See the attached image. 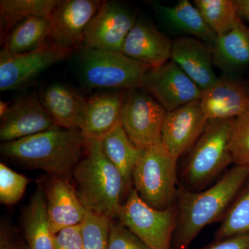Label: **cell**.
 I'll list each match as a JSON object with an SVG mask.
<instances>
[{
  "instance_id": "cell-1",
  "label": "cell",
  "mask_w": 249,
  "mask_h": 249,
  "mask_svg": "<svg viewBox=\"0 0 249 249\" xmlns=\"http://www.w3.org/2000/svg\"><path fill=\"white\" fill-rule=\"evenodd\" d=\"M249 177V168L235 165L206 191L178 187L175 248L188 249L204 228L223 219Z\"/></svg>"
},
{
  "instance_id": "cell-2",
  "label": "cell",
  "mask_w": 249,
  "mask_h": 249,
  "mask_svg": "<svg viewBox=\"0 0 249 249\" xmlns=\"http://www.w3.org/2000/svg\"><path fill=\"white\" fill-rule=\"evenodd\" d=\"M86 139L78 129L57 127L14 142H2L1 153L9 160L70 179L84 154Z\"/></svg>"
},
{
  "instance_id": "cell-3",
  "label": "cell",
  "mask_w": 249,
  "mask_h": 249,
  "mask_svg": "<svg viewBox=\"0 0 249 249\" xmlns=\"http://www.w3.org/2000/svg\"><path fill=\"white\" fill-rule=\"evenodd\" d=\"M72 178L87 210L111 220L118 218L129 193L122 175L106 157L102 140L86 139L84 154Z\"/></svg>"
},
{
  "instance_id": "cell-4",
  "label": "cell",
  "mask_w": 249,
  "mask_h": 249,
  "mask_svg": "<svg viewBox=\"0 0 249 249\" xmlns=\"http://www.w3.org/2000/svg\"><path fill=\"white\" fill-rule=\"evenodd\" d=\"M78 51L80 80L91 89H142L144 76L151 69L119 52L85 46Z\"/></svg>"
},
{
  "instance_id": "cell-5",
  "label": "cell",
  "mask_w": 249,
  "mask_h": 249,
  "mask_svg": "<svg viewBox=\"0 0 249 249\" xmlns=\"http://www.w3.org/2000/svg\"><path fill=\"white\" fill-rule=\"evenodd\" d=\"M233 119L209 121L183 168L185 188L198 191L232 161L229 150Z\"/></svg>"
},
{
  "instance_id": "cell-6",
  "label": "cell",
  "mask_w": 249,
  "mask_h": 249,
  "mask_svg": "<svg viewBox=\"0 0 249 249\" xmlns=\"http://www.w3.org/2000/svg\"><path fill=\"white\" fill-rule=\"evenodd\" d=\"M178 160L160 142L145 149L136 165L134 188L154 209H168L178 198Z\"/></svg>"
},
{
  "instance_id": "cell-7",
  "label": "cell",
  "mask_w": 249,
  "mask_h": 249,
  "mask_svg": "<svg viewBox=\"0 0 249 249\" xmlns=\"http://www.w3.org/2000/svg\"><path fill=\"white\" fill-rule=\"evenodd\" d=\"M118 219L150 249H171L172 237L178 225V209H154L132 188L121 206Z\"/></svg>"
},
{
  "instance_id": "cell-8",
  "label": "cell",
  "mask_w": 249,
  "mask_h": 249,
  "mask_svg": "<svg viewBox=\"0 0 249 249\" xmlns=\"http://www.w3.org/2000/svg\"><path fill=\"white\" fill-rule=\"evenodd\" d=\"M166 113L161 105L144 90H127L121 123L131 141L145 150L161 142Z\"/></svg>"
},
{
  "instance_id": "cell-9",
  "label": "cell",
  "mask_w": 249,
  "mask_h": 249,
  "mask_svg": "<svg viewBox=\"0 0 249 249\" xmlns=\"http://www.w3.org/2000/svg\"><path fill=\"white\" fill-rule=\"evenodd\" d=\"M76 51L62 48L47 41L40 48L21 54L0 52V91L19 89L42 72L70 58Z\"/></svg>"
},
{
  "instance_id": "cell-10",
  "label": "cell",
  "mask_w": 249,
  "mask_h": 249,
  "mask_svg": "<svg viewBox=\"0 0 249 249\" xmlns=\"http://www.w3.org/2000/svg\"><path fill=\"white\" fill-rule=\"evenodd\" d=\"M103 4L99 0H58L49 17V41L62 48L79 50L85 31Z\"/></svg>"
},
{
  "instance_id": "cell-11",
  "label": "cell",
  "mask_w": 249,
  "mask_h": 249,
  "mask_svg": "<svg viewBox=\"0 0 249 249\" xmlns=\"http://www.w3.org/2000/svg\"><path fill=\"white\" fill-rule=\"evenodd\" d=\"M142 89L148 91L167 111L200 99L201 90L172 60L145 73Z\"/></svg>"
},
{
  "instance_id": "cell-12",
  "label": "cell",
  "mask_w": 249,
  "mask_h": 249,
  "mask_svg": "<svg viewBox=\"0 0 249 249\" xmlns=\"http://www.w3.org/2000/svg\"><path fill=\"white\" fill-rule=\"evenodd\" d=\"M137 21L135 14L124 5L114 1H103L86 28L83 46L121 52Z\"/></svg>"
},
{
  "instance_id": "cell-13",
  "label": "cell",
  "mask_w": 249,
  "mask_h": 249,
  "mask_svg": "<svg viewBox=\"0 0 249 249\" xmlns=\"http://www.w3.org/2000/svg\"><path fill=\"white\" fill-rule=\"evenodd\" d=\"M0 140L14 142L57 127L41 103L39 95L29 93L9 102L0 114Z\"/></svg>"
},
{
  "instance_id": "cell-14",
  "label": "cell",
  "mask_w": 249,
  "mask_h": 249,
  "mask_svg": "<svg viewBox=\"0 0 249 249\" xmlns=\"http://www.w3.org/2000/svg\"><path fill=\"white\" fill-rule=\"evenodd\" d=\"M208 120L199 100L167 111L161 132V142L175 157H178L197 142Z\"/></svg>"
},
{
  "instance_id": "cell-15",
  "label": "cell",
  "mask_w": 249,
  "mask_h": 249,
  "mask_svg": "<svg viewBox=\"0 0 249 249\" xmlns=\"http://www.w3.org/2000/svg\"><path fill=\"white\" fill-rule=\"evenodd\" d=\"M199 103L209 121L235 119L249 108V88L235 76L223 75L201 91Z\"/></svg>"
},
{
  "instance_id": "cell-16",
  "label": "cell",
  "mask_w": 249,
  "mask_h": 249,
  "mask_svg": "<svg viewBox=\"0 0 249 249\" xmlns=\"http://www.w3.org/2000/svg\"><path fill=\"white\" fill-rule=\"evenodd\" d=\"M45 191L47 212L55 235L83 222L87 209L70 179L49 176L41 183Z\"/></svg>"
},
{
  "instance_id": "cell-17",
  "label": "cell",
  "mask_w": 249,
  "mask_h": 249,
  "mask_svg": "<svg viewBox=\"0 0 249 249\" xmlns=\"http://www.w3.org/2000/svg\"><path fill=\"white\" fill-rule=\"evenodd\" d=\"M173 44L152 23L139 19L126 37L121 52L153 68L170 60Z\"/></svg>"
},
{
  "instance_id": "cell-18",
  "label": "cell",
  "mask_w": 249,
  "mask_h": 249,
  "mask_svg": "<svg viewBox=\"0 0 249 249\" xmlns=\"http://www.w3.org/2000/svg\"><path fill=\"white\" fill-rule=\"evenodd\" d=\"M170 60L176 63L201 91L217 81L212 48L199 39L185 36L173 41Z\"/></svg>"
},
{
  "instance_id": "cell-19",
  "label": "cell",
  "mask_w": 249,
  "mask_h": 249,
  "mask_svg": "<svg viewBox=\"0 0 249 249\" xmlns=\"http://www.w3.org/2000/svg\"><path fill=\"white\" fill-rule=\"evenodd\" d=\"M125 93L126 91L122 90H107L94 93L88 98L80 128L85 139L102 140L121 124Z\"/></svg>"
},
{
  "instance_id": "cell-20",
  "label": "cell",
  "mask_w": 249,
  "mask_h": 249,
  "mask_svg": "<svg viewBox=\"0 0 249 249\" xmlns=\"http://www.w3.org/2000/svg\"><path fill=\"white\" fill-rule=\"evenodd\" d=\"M39 97L57 126L80 130L88 98L71 87L60 83L42 89Z\"/></svg>"
},
{
  "instance_id": "cell-21",
  "label": "cell",
  "mask_w": 249,
  "mask_h": 249,
  "mask_svg": "<svg viewBox=\"0 0 249 249\" xmlns=\"http://www.w3.org/2000/svg\"><path fill=\"white\" fill-rule=\"evenodd\" d=\"M152 8L172 33L193 36L212 48L217 35L206 24L199 10L188 0H180L174 6L153 2Z\"/></svg>"
},
{
  "instance_id": "cell-22",
  "label": "cell",
  "mask_w": 249,
  "mask_h": 249,
  "mask_svg": "<svg viewBox=\"0 0 249 249\" xmlns=\"http://www.w3.org/2000/svg\"><path fill=\"white\" fill-rule=\"evenodd\" d=\"M215 67L224 75L235 73L249 66V26L240 22L231 31L217 36L212 47Z\"/></svg>"
},
{
  "instance_id": "cell-23",
  "label": "cell",
  "mask_w": 249,
  "mask_h": 249,
  "mask_svg": "<svg viewBox=\"0 0 249 249\" xmlns=\"http://www.w3.org/2000/svg\"><path fill=\"white\" fill-rule=\"evenodd\" d=\"M23 229L29 249H54L55 235L51 227L45 191L41 183H38L24 211Z\"/></svg>"
},
{
  "instance_id": "cell-24",
  "label": "cell",
  "mask_w": 249,
  "mask_h": 249,
  "mask_svg": "<svg viewBox=\"0 0 249 249\" xmlns=\"http://www.w3.org/2000/svg\"><path fill=\"white\" fill-rule=\"evenodd\" d=\"M103 150L108 160L119 170L129 193L133 185V173L143 150L129 138L119 124L102 139Z\"/></svg>"
},
{
  "instance_id": "cell-25",
  "label": "cell",
  "mask_w": 249,
  "mask_h": 249,
  "mask_svg": "<svg viewBox=\"0 0 249 249\" xmlns=\"http://www.w3.org/2000/svg\"><path fill=\"white\" fill-rule=\"evenodd\" d=\"M49 18L31 17L14 26L1 38L2 50L11 54H21L40 48L49 41Z\"/></svg>"
},
{
  "instance_id": "cell-26",
  "label": "cell",
  "mask_w": 249,
  "mask_h": 249,
  "mask_svg": "<svg viewBox=\"0 0 249 249\" xmlns=\"http://www.w3.org/2000/svg\"><path fill=\"white\" fill-rule=\"evenodd\" d=\"M58 0H1V38L18 23L31 17L49 18Z\"/></svg>"
},
{
  "instance_id": "cell-27",
  "label": "cell",
  "mask_w": 249,
  "mask_h": 249,
  "mask_svg": "<svg viewBox=\"0 0 249 249\" xmlns=\"http://www.w3.org/2000/svg\"><path fill=\"white\" fill-rule=\"evenodd\" d=\"M194 5L217 36L227 34L240 22L233 0H195Z\"/></svg>"
},
{
  "instance_id": "cell-28",
  "label": "cell",
  "mask_w": 249,
  "mask_h": 249,
  "mask_svg": "<svg viewBox=\"0 0 249 249\" xmlns=\"http://www.w3.org/2000/svg\"><path fill=\"white\" fill-rule=\"evenodd\" d=\"M245 234H249V181L229 206L216 233V240Z\"/></svg>"
},
{
  "instance_id": "cell-29",
  "label": "cell",
  "mask_w": 249,
  "mask_h": 249,
  "mask_svg": "<svg viewBox=\"0 0 249 249\" xmlns=\"http://www.w3.org/2000/svg\"><path fill=\"white\" fill-rule=\"evenodd\" d=\"M111 219L87 210L80 224L82 249H107Z\"/></svg>"
},
{
  "instance_id": "cell-30",
  "label": "cell",
  "mask_w": 249,
  "mask_h": 249,
  "mask_svg": "<svg viewBox=\"0 0 249 249\" xmlns=\"http://www.w3.org/2000/svg\"><path fill=\"white\" fill-rule=\"evenodd\" d=\"M229 150L236 165L249 169V108L234 119Z\"/></svg>"
},
{
  "instance_id": "cell-31",
  "label": "cell",
  "mask_w": 249,
  "mask_h": 249,
  "mask_svg": "<svg viewBox=\"0 0 249 249\" xmlns=\"http://www.w3.org/2000/svg\"><path fill=\"white\" fill-rule=\"evenodd\" d=\"M29 180L4 163H0V201L12 206L20 201L25 193Z\"/></svg>"
},
{
  "instance_id": "cell-32",
  "label": "cell",
  "mask_w": 249,
  "mask_h": 249,
  "mask_svg": "<svg viewBox=\"0 0 249 249\" xmlns=\"http://www.w3.org/2000/svg\"><path fill=\"white\" fill-rule=\"evenodd\" d=\"M107 249H150L120 222L111 220Z\"/></svg>"
},
{
  "instance_id": "cell-33",
  "label": "cell",
  "mask_w": 249,
  "mask_h": 249,
  "mask_svg": "<svg viewBox=\"0 0 249 249\" xmlns=\"http://www.w3.org/2000/svg\"><path fill=\"white\" fill-rule=\"evenodd\" d=\"M54 249H82L80 224L58 232L55 235Z\"/></svg>"
},
{
  "instance_id": "cell-34",
  "label": "cell",
  "mask_w": 249,
  "mask_h": 249,
  "mask_svg": "<svg viewBox=\"0 0 249 249\" xmlns=\"http://www.w3.org/2000/svg\"><path fill=\"white\" fill-rule=\"evenodd\" d=\"M201 249H249V234L216 240Z\"/></svg>"
},
{
  "instance_id": "cell-35",
  "label": "cell",
  "mask_w": 249,
  "mask_h": 249,
  "mask_svg": "<svg viewBox=\"0 0 249 249\" xmlns=\"http://www.w3.org/2000/svg\"><path fill=\"white\" fill-rule=\"evenodd\" d=\"M236 14L240 22L249 24V0H233Z\"/></svg>"
},
{
  "instance_id": "cell-36",
  "label": "cell",
  "mask_w": 249,
  "mask_h": 249,
  "mask_svg": "<svg viewBox=\"0 0 249 249\" xmlns=\"http://www.w3.org/2000/svg\"><path fill=\"white\" fill-rule=\"evenodd\" d=\"M247 87H248L249 90V79H248V80H247Z\"/></svg>"
},
{
  "instance_id": "cell-37",
  "label": "cell",
  "mask_w": 249,
  "mask_h": 249,
  "mask_svg": "<svg viewBox=\"0 0 249 249\" xmlns=\"http://www.w3.org/2000/svg\"></svg>"
}]
</instances>
